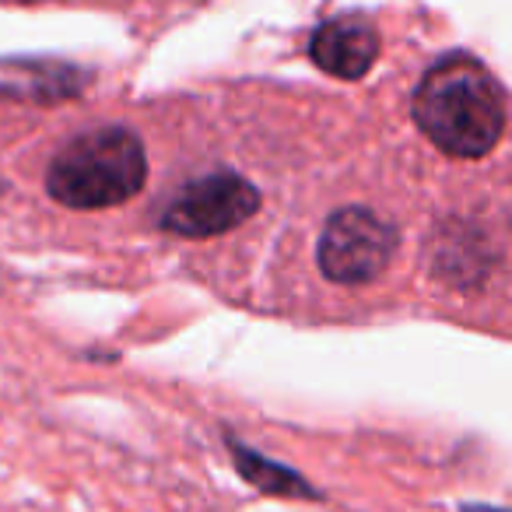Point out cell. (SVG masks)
Instances as JSON below:
<instances>
[{"mask_svg": "<svg viewBox=\"0 0 512 512\" xmlns=\"http://www.w3.org/2000/svg\"><path fill=\"white\" fill-rule=\"evenodd\" d=\"M463 512H495V509H463Z\"/></svg>", "mask_w": 512, "mask_h": 512, "instance_id": "obj_7", "label": "cell"}, {"mask_svg": "<svg viewBox=\"0 0 512 512\" xmlns=\"http://www.w3.org/2000/svg\"><path fill=\"white\" fill-rule=\"evenodd\" d=\"M418 130L449 158H484L505 130V102L488 67L467 53L432 64L414 88Z\"/></svg>", "mask_w": 512, "mask_h": 512, "instance_id": "obj_1", "label": "cell"}, {"mask_svg": "<svg viewBox=\"0 0 512 512\" xmlns=\"http://www.w3.org/2000/svg\"><path fill=\"white\" fill-rule=\"evenodd\" d=\"M148 183L144 141L130 127H99L57 151L46 172V193L71 211L127 204Z\"/></svg>", "mask_w": 512, "mask_h": 512, "instance_id": "obj_2", "label": "cell"}, {"mask_svg": "<svg viewBox=\"0 0 512 512\" xmlns=\"http://www.w3.org/2000/svg\"><path fill=\"white\" fill-rule=\"evenodd\" d=\"M397 246V225L383 214L372 207H341L323 225L316 264L334 285H369L390 267Z\"/></svg>", "mask_w": 512, "mask_h": 512, "instance_id": "obj_3", "label": "cell"}, {"mask_svg": "<svg viewBox=\"0 0 512 512\" xmlns=\"http://www.w3.org/2000/svg\"><path fill=\"white\" fill-rule=\"evenodd\" d=\"M309 60L323 74L341 81H362L379 60V32L369 18L341 15L323 22L309 39Z\"/></svg>", "mask_w": 512, "mask_h": 512, "instance_id": "obj_5", "label": "cell"}, {"mask_svg": "<svg viewBox=\"0 0 512 512\" xmlns=\"http://www.w3.org/2000/svg\"><path fill=\"white\" fill-rule=\"evenodd\" d=\"M225 439H228V449H232V463H235V470H239V477L246 484H253L256 491H264V495H274V498H320V491H316L299 470L285 467V463L264 456L260 449L246 446V442H239L232 432H228Z\"/></svg>", "mask_w": 512, "mask_h": 512, "instance_id": "obj_6", "label": "cell"}, {"mask_svg": "<svg viewBox=\"0 0 512 512\" xmlns=\"http://www.w3.org/2000/svg\"><path fill=\"white\" fill-rule=\"evenodd\" d=\"M260 211V190L232 169L207 172L186 183L162 211V228L183 239H211L246 225Z\"/></svg>", "mask_w": 512, "mask_h": 512, "instance_id": "obj_4", "label": "cell"}]
</instances>
